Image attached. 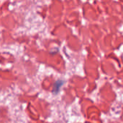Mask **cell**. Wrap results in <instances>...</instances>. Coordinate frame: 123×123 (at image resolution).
Listing matches in <instances>:
<instances>
[{
    "label": "cell",
    "instance_id": "cell-1",
    "mask_svg": "<svg viewBox=\"0 0 123 123\" xmlns=\"http://www.w3.org/2000/svg\"><path fill=\"white\" fill-rule=\"evenodd\" d=\"M63 81H61V80H58V81H56L55 83L54 84V86H53V92L56 94L59 91V89L61 87V86L63 85Z\"/></svg>",
    "mask_w": 123,
    "mask_h": 123
}]
</instances>
